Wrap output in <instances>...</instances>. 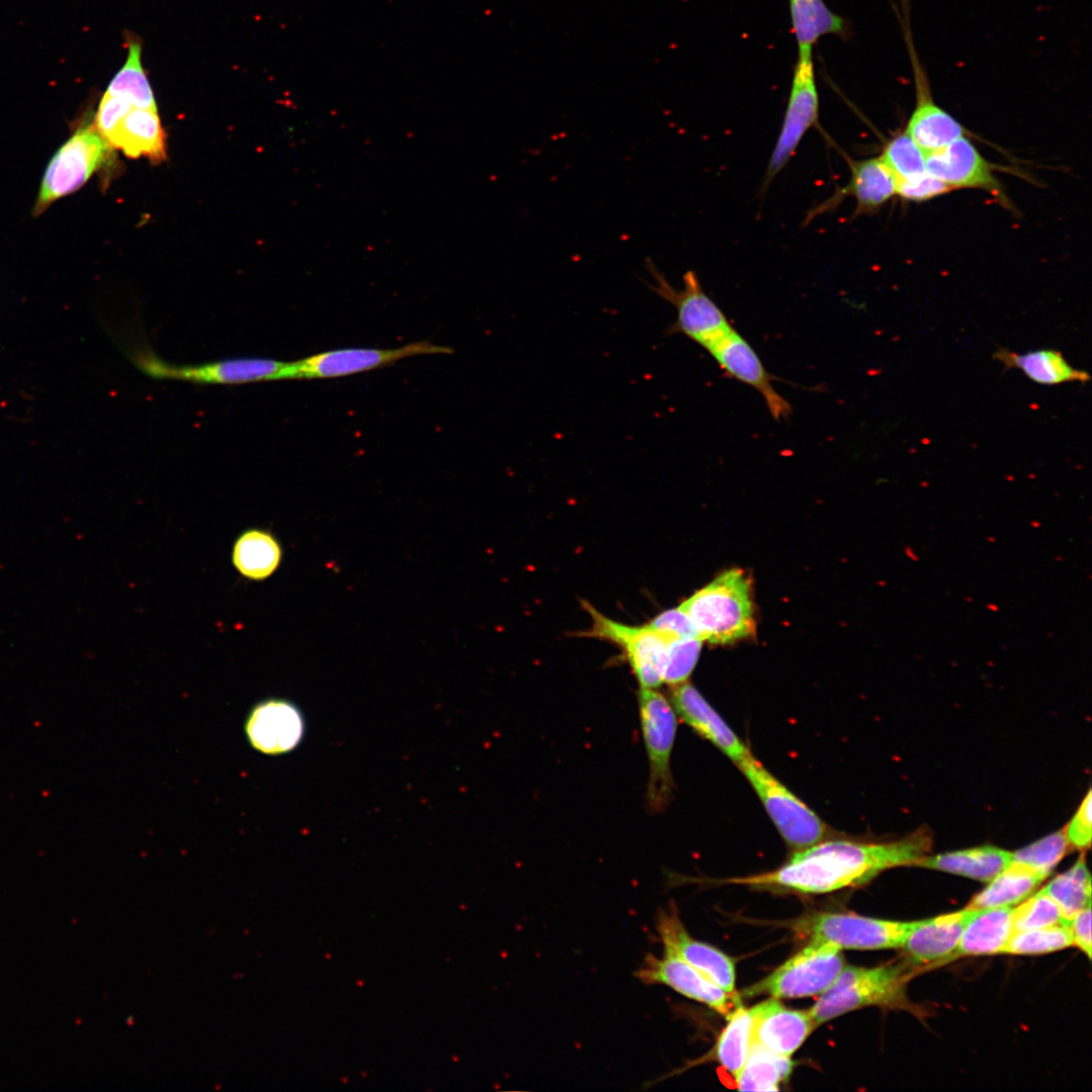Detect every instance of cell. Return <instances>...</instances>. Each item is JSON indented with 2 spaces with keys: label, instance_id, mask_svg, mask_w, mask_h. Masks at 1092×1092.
Wrapping results in <instances>:
<instances>
[{
  "label": "cell",
  "instance_id": "30bf717a",
  "mask_svg": "<svg viewBox=\"0 0 1092 1092\" xmlns=\"http://www.w3.org/2000/svg\"><path fill=\"white\" fill-rule=\"evenodd\" d=\"M913 923L819 912L797 920L794 929L811 939L829 941L840 949H887L902 947Z\"/></svg>",
  "mask_w": 1092,
  "mask_h": 1092
},
{
  "label": "cell",
  "instance_id": "484cf974",
  "mask_svg": "<svg viewBox=\"0 0 1092 1092\" xmlns=\"http://www.w3.org/2000/svg\"><path fill=\"white\" fill-rule=\"evenodd\" d=\"M994 358L1005 367L1018 369L1028 379L1042 385L1066 382L1085 383L1090 380V375L1086 371L1074 368L1061 352L1053 349L1016 353L1000 348L994 353Z\"/></svg>",
  "mask_w": 1092,
  "mask_h": 1092
},
{
  "label": "cell",
  "instance_id": "7c38bea8",
  "mask_svg": "<svg viewBox=\"0 0 1092 1092\" xmlns=\"http://www.w3.org/2000/svg\"><path fill=\"white\" fill-rule=\"evenodd\" d=\"M592 626L582 636L608 640L623 651L640 688L654 689L663 682L667 640L645 626H630L598 612L583 602Z\"/></svg>",
  "mask_w": 1092,
  "mask_h": 1092
},
{
  "label": "cell",
  "instance_id": "f1b7e54d",
  "mask_svg": "<svg viewBox=\"0 0 1092 1092\" xmlns=\"http://www.w3.org/2000/svg\"><path fill=\"white\" fill-rule=\"evenodd\" d=\"M789 6L798 53H812L813 46L823 35L843 37L848 32L845 19L831 11L823 0H789Z\"/></svg>",
  "mask_w": 1092,
  "mask_h": 1092
},
{
  "label": "cell",
  "instance_id": "ee69618b",
  "mask_svg": "<svg viewBox=\"0 0 1092 1092\" xmlns=\"http://www.w3.org/2000/svg\"><path fill=\"white\" fill-rule=\"evenodd\" d=\"M1072 934L1076 944L1089 959L1091 958V904L1079 911L1074 917L1063 922Z\"/></svg>",
  "mask_w": 1092,
  "mask_h": 1092
},
{
  "label": "cell",
  "instance_id": "52a82bcc",
  "mask_svg": "<svg viewBox=\"0 0 1092 1092\" xmlns=\"http://www.w3.org/2000/svg\"><path fill=\"white\" fill-rule=\"evenodd\" d=\"M638 708L649 766L646 802L650 811L659 813L669 805L674 789L670 756L676 715L666 698L649 688L638 692Z\"/></svg>",
  "mask_w": 1092,
  "mask_h": 1092
},
{
  "label": "cell",
  "instance_id": "8d00e7d4",
  "mask_svg": "<svg viewBox=\"0 0 1092 1092\" xmlns=\"http://www.w3.org/2000/svg\"><path fill=\"white\" fill-rule=\"evenodd\" d=\"M1068 847L1066 832L1060 830L1012 852V861L1025 864L1048 877L1066 854Z\"/></svg>",
  "mask_w": 1092,
  "mask_h": 1092
},
{
  "label": "cell",
  "instance_id": "d6986e66",
  "mask_svg": "<svg viewBox=\"0 0 1092 1092\" xmlns=\"http://www.w3.org/2000/svg\"><path fill=\"white\" fill-rule=\"evenodd\" d=\"M925 153L927 172L951 189L974 188L1003 196L992 165L965 135Z\"/></svg>",
  "mask_w": 1092,
  "mask_h": 1092
},
{
  "label": "cell",
  "instance_id": "d6a6232c",
  "mask_svg": "<svg viewBox=\"0 0 1092 1092\" xmlns=\"http://www.w3.org/2000/svg\"><path fill=\"white\" fill-rule=\"evenodd\" d=\"M1041 890L1057 903L1064 921L1090 905L1091 876L1084 857L1081 856L1071 869L1054 878Z\"/></svg>",
  "mask_w": 1092,
  "mask_h": 1092
},
{
  "label": "cell",
  "instance_id": "7402d4cb",
  "mask_svg": "<svg viewBox=\"0 0 1092 1092\" xmlns=\"http://www.w3.org/2000/svg\"><path fill=\"white\" fill-rule=\"evenodd\" d=\"M976 909L940 915L914 921L902 948L908 961L914 965H930L943 962L956 949L966 924Z\"/></svg>",
  "mask_w": 1092,
  "mask_h": 1092
},
{
  "label": "cell",
  "instance_id": "b9f144b4",
  "mask_svg": "<svg viewBox=\"0 0 1092 1092\" xmlns=\"http://www.w3.org/2000/svg\"><path fill=\"white\" fill-rule=\"evenodd\" d=\"M132 107L126 99L104 93L96 113V129L107 140Z\"/></svg>",
  "mask_w": 1092,
  "mask_h": 1092
},
{
  "label": "cell",
  "instance_id": "3957f363",
  "mask_svg": "<svg viewBox=\"0 0 1092 1092\" xmlns=\"http://www.w3.org/2000/svg\"><path fill=\"white\" fill-rule=\"evenodd\" d=\"M679 607L703 641L727 644L755 631L751 582L738 568L720 574Z\"/></svg>",
  "mask_w": 1092,
  "mask_h": 1092
},
{
  "label": "cell",
  "instance_id": "1f68e13d",
  "mask_svg": "<svg viewBox=\"0 0 1092 1092\" xmlns=\"http://www.w3.org/2000/svg\"><path fill=\"white\" fill-rule=\"evenodd\" d=\"M793 1062L753 1043L749 1055L734 1079L736 1088L742 1091H777L779 1085L791 1074Z\"/></svg>",
  "mask_w": 1092,
  "mask_h": 1092
},
{
  "label": "cell",
  "instance_id": "d590c367",
  "mask_svg": "<svg viewBox=\"0 0 1092 1092\" xmlns=\"http://www.w3.org/2000/svg\"><path fill=\"white\" fill-rule=\"evenodd\" d=\"M925 151L905 132L890 140L880 156L897 180L927 173Z\"/></svg>",
  "mask_w": 1092,
  "mask_h": 1092
},
{
  "label": "cell",
  "instance_id": "44dd1931",
  "mask_svg": "<svg viewBox=\"0 0 1092 1092\" xmlns=\"http://www.w3.org/2000/svg\"><path fill=\"white\" fill-rule=\"evenodd\" d=\"M670 701L674 711L686 724L735 763L751 753L692 684L686 680L672 686Z\"/></svg>",
  "mask_w": 1092,
  "mask_h": 1092
},
{
  "label": "cell",
  "instance_id": "d4e9b609",
  "mask_svg": "<svg viewBox=\"0 0 1092 1092\" xmlns=\"http://www.w3.org/2000/svg\"><path fill=\"white\" fill-rule=\"evenodd\" d=\"M1012 933L1011 906L976 909L948 958L1002 953Z\"/></svg>",
  "mask_w": 1092,
  "mask_h": 1092
},
{
  "label": "cell",
  "instance_id": "6da1fadb",
  "mask_svg": "<svg viewBox=\"0 0 1092 1092\" xmlns=\"http://www.w3.org/2000/svg\"><path fill=\"white\" fill-rule=\"evenodd\" d=\"M930 846V833L924 828L891 842L826 838L796 850L775 871L729 879L727 883L806 894L830 893L864 884L894 867L917 864Z\"/></svg>",
  "mask_w": 1092,
  "mask_h": 1092
},
{
  "label": "cell",
  "instance_id": "603a6c76",
  "mask_svg": "<svg viewBox=\"0 0 1092 1092\" xmlns=\"http://www.w3.org/2000/svg\"><path fill=\"white\" fill-rule=\"evenodd\" d=\"M814 1028L816 1026L809 1010L788 1009L779 999L770 997L761 1002L753 1043L791 1058Z\"/></svg>",
  "mask_w": 1092,
  "mask_h": 1092
},
{
  "label": "cell",
  "instance_id": "5bb4252c",
  "mask_svg": "<svg viewBox=\"0 0 1092 1092\" xmlns=\"http://www.w3.org/2000/svg\"><path fill=\"white\" fill-rule=\"evenodd\" d=\"M453 349L427 341L396 349L348 348L318 353L290 362L288 379L334 378L390 365L398 360L427 354H452Z\"/></svg>",
  "mask_w": 1092,
  "mask_h": 1092
},
{
  "label": "cell",
  "instance_id": "ac0fdd59",
  "mask_svg": "<svg viewBox=\"0 0 1092 1092\" xmlns=\"http://www.w3.org/2000/svg\"><path fill=\"white\" fill-rule=\"evenodd\" d=\"M244 731L253 749L267 755H279L300 743L304 721L293 703L272 698L257 703L250 710Z\"/></svg>",
  "mask_w": 1092,
  "mask_h": 1092
},
{
  "label": "cell",
  "instance_id": "4dcf8cb0",
  "mask_svg": "<svg viewBox=\"0 0 1092 1092\" xmlns=\"http://www.w3.org/2000/svg\"><path fill=\"white\" fill-rule=\"evenodd\" d=\"M761 1010V1002L750 1008L738 1006L728 1017V1023L716 1044L720 1065L735 1079L753 1045V1032Z\"/></svg>",
  "mask_w": 1092,
  "mask_h": 1092
},
{
  "label": "cell",
  "instance_id": "ab89813d",
  "mask_svg": "<svg viewBox=\"0 0 1092 1092\" xmlns=\"http://www.w3.org/2000/svg\"><path fill=\"white\" fill-rule=\"evenodd\" d=\"M647 626L667 641L677 638L699 637L689 616L679 606L660 613Z\"/></svg>",
  "mask_w": 1092,
  "mask_h": 1092
},
{
  "label": "cell",
  "instance_id": "9a60e30c",
  "mask_svg": "<svg viewBox=\"0 0 1092 1092\" xmlns=\"http://www.w3.org/2000/svg\"><path fill=\"white\" fill-rule=\"evenodd\" d=\"M637 978L645 984H661L679 994L708 1005L726 1018L741 1006L740 995L729 994L682 961L664 949L661 958L647 954L636 971Z\"/></svg>",
  "mask_w": 1092,
  "mask_h": 1092
},
{
  "label": "cell",
  "instance_id": "9c48e42d",
  "mask_svg": "<svg viewBox=\"0 0 1092 1092\" xmlns=\"http://www.w3.org/2000/svg\"><path fill=\"white\" fill-rule=\"evenodd\" d=\"M110 145L93 125L80 127L51 159L40 184L33 214L81 188L106 162Z\"/></svg>",
  "mask_w": 1092,
  "mask_h": 1092
},
{
  "label": "cell",
  "instance_id": "83f0119b",
  "mask_svg": "<svg viewBox=\"0 0 1092 1092\" xmlns=\"http://www.w3.org/2000/svg\"><path fill=\"white\" fill-rule=\"evenodd\" d=\"M282 560V547L270 532L252 528L244 531L236 540L232 561L245 577L263 580L272 575Z\"/></svg>",
  "mask_w": 1092,
  "mask_h": 1092
},
{
  "label": "cell",
  "instance_id": "8992f818",
  "mask_svg": "<svg viewBox=\"0 0 1092 1092\" xmlns=\"http://www.w3.org/2000/svg\"><path fill=\"white\" fill-rule=\"evenodd\" d=\"M645 267L652 278L648 287L676 310L669 333L681 334L708 350L733 329L723 310L705 292L695 271L688 270L682 276L684 287L676 289L651 259H646Z\"/></svg>",
  "mask_w": 1092,
  "mask_h": 1092
},
{
  "label": "cell",
  "instance_id": "4fadbf2b",
  "mask_svg": "<svg viewBox=\"0 0 1092 1092\" xmlns=\"http://www.w3.org/2000/svg\"><path fill=\"white\" fill-rule=\"evenodd\" d=\"M134 363L155 378L180 379L200 383H245L288 379L290 362L263 358H237L200 365H174L152 354H138Z\"/></svg>",
  "mask_w": 1092,
  "mask_h": 1092
},
{
  "label": "cell",
  "instance_id": "e0dca14e",
  "mask_svg": "<svg viewBox=\"0 0 1092 1092\" xmlns=\"http://www.w3.org/2000/svg\"><path fill=\"white\" fill-rule=\"evenodd\" d=\"M707 351L729 376L751 386L762 396L775 420L791 415L790 402L775 389L772 377L759 356L734 328Z\"/></svg>",
  "mask_w": 1092,
  "mask_h": 1092
},
{
  "label": "cell",
  "instance_id": "7bdbcfd3",
  "mask_svg": "<svg viewBox=\"0 0 1092 1092\" xmlns=\"http://www.w3.org/2000/svg\"><path fill=\"white\" fill-rule=\"evenodd\" d=\"M1091 796L1089 789L1065 831L1069 844L1081 850L1088 849L1091 843Z\"/></svg>",
  "mask_w": 1092,
  "mask_h": 1092
},
{
  "label": "cell",
  "instance_id": "74e56055",
  "mask_svg": "<svg viewBox=\"0 0 1092 1092\" xmlns=\"http://www.w3.org/2000/svg\"><path fill=\"white\" fill-rule=\"evenodd\" d=\"M1063 921L1059 906L1042 890L1012 908L1013 932L1043 928Z\"/></svg>",
  "mask_w": 1092,
  "mask_h": 1092
},
{
  "label": "cell",
  "instance_id": "e575fe53",
  "mask_svg": "<svg viewBox=\"0 0 1092 1092\" xmlns=\"http://www.w3.org/2000/svg\"><path fill=\"white\" fill-rule=\"evenodd\" d=\"M1073 945V938L1066 924L1043 928L1015 931L1011 934L1002 953L1041 954Z\"/></svg>",
  "mask_w": 1092,
  "mask_h": 1092
},
{
  "label": "cell",
  "instance_id": "ba28073f",
  "mask_svg": "<svg viewBox=\"0 0 1092 1092\" xmlns=\"http://www.w3.org/2000/svg\"><path fill=\"white\" fill-rule=\"evenodd\" d=\"M909 56L915 87V105L905 133L923 151L929 152L964 136V126L935 103L929 79L920 61L910 22L909 0H900L894 7Z\"/></svg>",
  "mask_w": 1092,
  "mask_h": 1092
},
{
  "label": "cell",
  "instance_id": "cb8c5ba5",
  "mask_svg": "<svg viewBox=\"0 0 1092 1092\" xmlns=\"http://www.w3.org/2000/svg\"><path fill=\"white\" fill-rule=\"evenodd\" d=\"M106 142L127 157L159 162L166 157L165 134L157 109L132 107Z\"/></svg>",
  "mask_w": 1092,
  "mask_h": 1092
},
{
  "label": "cell",
  "instance_id": "4316f807",
  "mask_svg": "<svg viewBox=\"0 0 1092 1092\" xmlns=\"http://www.w3.org/2000/svg\"><path fill=\"white\" fill-rule=\"evenodd\" d=\"M1012 861V852L994 845L922 857L916 866L990 882Z\"/></svg>",
  "mask_w": 1092,
  "mask_h": 1092
},
{
  "label": "cell",
  "instance_id": "277c9868",
  "mask_svg": "<svg viewBox=\"0 0 1092 1092\" xmlns=\"http://www.w3.org/2000/svg\"><path fill=\"white\" fill-rule=\"evenodd\" d=\"M767 814L793 849L800 850L829 836L824 821L751 753L736 763Z\"/></svg>",
  "mask_w": 1092,
  "mask_h": 1092
},
{
  "label": "cell",
  "instance_id": "5b68a950",
  "mask_svg": "<svg viewBox=\"0 0 1092 1092\" xmlns=\"http://www.w3.org/2000/svg\"><path fill=\"white\" fill-rule=\"evenodd\" d=\"M844 963L842 949L835 944L811 939L772 973L738 994L769 995L777 999L820 995L834 982Z\"/></svg>",
  "mask_w": 1092,
  "mask_h": 1092
},
{
  "label": "cell",
  "instance_id": "60d3db41",
  "mask_svg": "<svg viewBox=\"0 0 1092 1092\" xmlns=\"http://www.w3.org/2000/svg\"><path fill=\"white\" fill-rule=\"evenodd\" d=\"M952 190L928 172L907 180L896 181V194L907 200L924 201Z\"/></svg>",
  "mask_w": 1092,
  "mask_h": 1092
},
{
  "label": "cell",
  "instance_id": "8fae6325",
  "mask_svg": "<svg viewBox=\"0 0 1092 1092\" xmlns=\"http://www.w3.org/2000/svg\"><path fill=\"white\" fill-rule=\"evenodd\" d=\"M819 95L812 53H798L781 130L768 160L763 188L783 170L806 132L818 123Z\"/></svg>",
  "mask_w": 1092,
  "mask_h": 1092
},
{
  "label": "cell",
  "instance_id": "836d02e7",
  "mask_svg": "<svg viewBox=\"0 0 1092 1092\" xmlns=\"http://www.w3.org/2000/svg\"><path fill=\"white\" fill-rule=\"evenodd\" d=\"M129 40L126 61L109 83L105 93L124 98L133 107L157 109L152 88L142 66L141 42Z\"/></svg>",
  "mask_w": 1092,
  "mask_h": 1092
},
{
  "label": "cell",
  "instance_id": "2e32d148",
  "mask_svg": "<svg viewBox=\"0 0 1092 1092\" xmlns=\"http://www.w3.org/2000/svg\"><path fill=\"white\" fill-rule=\"evenodd\" d=\"M656 929L664 949L676 954L727 993L736 994L732 959L692 937L675 906H668L658 914Z\"/></svg>",
  "mask_w": 1092,
  "mask_h": 1092
},
{
  "label": "cell",
  "instance_id": "7a4b0ae2",
  "mask_svg": "<svg viewBox=\"0 0 1092 1092\" xmlns=\"http://www.w3.org/2000/svg\"><path fill=\"white\" fill-rule=\"evenodd\" d=\"M911 965L906 962L876 968L845 965L809 1009L815 1026L867 1006L913 1010L906 993L915 971Z\"/></svg>",
  "mask_w": 1092,
  "mask_h": 1092
},
{
  "label": "cell",
  "instance_id": "f546056e",
  "mask_svg": "<svg viewBox=\"0 0 1092 1092\" xmlns=\"http://www.w3.org/2000/svg\"><path fill=\"white\" fill-rule=\"evenodd\" d=\"M1035 870L1011 861L988 886L974 897L968 908L1007 907L1023 901L1045 879Z\"/></svg>",
  "mask_w": 1092,
  "mask_h": 1092
},
{
  "label": "cell",
  "instance_id": "f35d334b",
  "mask_svg": "<svg viewBox=\"0 0 1092 1092\" xmlns=\"http://www.w3.org/2000/svg\"><path fill=\"white\" fill-rule=\"evenodd\" d=\"M702 642L697 636L667 642L663 682L674 686L687 680L698 661Z\"/></svg>",
  "mask_w": 1092,
  "mask_h": 1092
},
{
  "label": "cell",
  "instance_id": "ffe728a7",
  "mask_svg": "<svg viewBox=\"0 0 1092 1092\" xmlns=\"http://www.w3.org/2000/svg\"><path fill=\"white\" fill-rule=\"evenodd\" d=\"M850 178L828 199L811 210L807 220L835 208L845 197L855 200V215L878 210L896 195V178L881 157L863 160L848 159Z\"/></svg>",
  "mask_w": 1092,
  "mask_h": 1092
}]
</instances>
